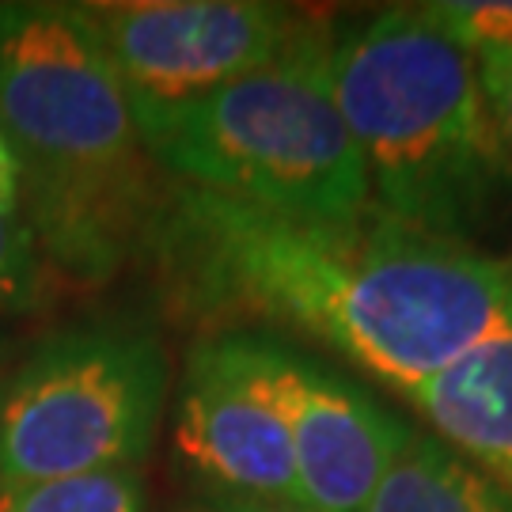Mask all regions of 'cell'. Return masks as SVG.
I'll return each instance as SVG.
<instances>
[{"label": "cell", "mask_w": 512, "mask_h": 512, "mask_svg": "<svg viewBox=\"0 0 512 512\" xmlns=\"http://www.w3.org/2000/svg\"><path fill=\"white\" fill-rule=\"evenodd\" d=\"M183 512H304L293 505H277V501H251V497H220L209 494L194 505H186Z\"/></svg>", "instance_id": "obj_15"}, {"label": "cell", "mask_w": 512, "mask_h": 512, "mask_svg": "<svg viewBox=\"0 0 512 512\" xmlns=\"http://www.w3.org/2000/svg\"><path fill=\"white\" fill-rule=\"evenodd\" d=\"M0 137L50 266L107 281L141 258L164 179L84 4H0Z\"/></svg>", "instance_id": "obj_2"}, {"label": "cell", "mask_w": 512, "mask_h": 512, "mask_svg": "<svg viewBox=\"0 0 512 512\" xmlns=\"http://www.w3.org/2000/svg\"><path fill=\"white\" fill-rule=\"evenodd\" d=\"M175 452L213 494L300 509L285 421L247 368L232 330H209L186 353Z\"/></svg>", "instance_id": "obj_8"}, {"label": "cell", "mask_w": 512, "mask_h": 512, "mask_svg": "<svg viewBox=\"0 0 512 512\" xmlns=\"http://www.w3.org/2000/svg\"><path fill=\"white\" fill-rule=\"evenodd\" d=\"M0 512H148V494L137 471L0 482Z\"/></svg>", "instance_id": "obj_11"}, {"label": "cell", "mask_w": 512, "mask_h": 512, "mask_svg": "<svg viewBox=\"0 0 512 512\" xmlns=\"http://www.w3.org/2000/svg\"><path fill=\"white\" fill-rule=\"evenodd\" d=\"M19 213V164L12 156L8 141L0 137V217H16Z\"/></svg>", "instance_id": "obj_16"}, {"label": "cell", "mask_w": 512, "mask_h": 512, "mask_svg": "<svg viewBox=\"0 0 512 512\" xmlns=\"http://www.w3.org/2000/svg\"><path fill=\"white\" fill-rule=\"evenodd\" d=\"M171 391L160 334L133 319L61 327L0 376V482L137 471Z\"/></svg>", "instance_id": "obj_5"}, {"label": "cell", "mask_w": 512, "mask_h": 512, "mask_svg": "<svg viewBox=\"0 0 512 512\" xmlns=\"http://www.w3.org/2000/svg\"><path fill=\"white\" fill-rule=\"evenodd\" d=\"M505 270H509V274H512V255H509V262H505Z\"/></svg>", "instance_id": "obj_17"}, {"label": "cell", "mask_w": 512, "mask_h": 512, "mask_svg": "<svg viewBox=\"0 0 512 512\" xmlns=\"http://www.w3.org/2000/svg\"><path fill=\"white\" fill-rule=\"evenodd\" d=\"M141 258L167 311L202 334L258 319L334 349L399 395L512 334L501 258L380 205L353 220H300L164 179Z\"/></svg>", "instance_id": "obj_1"}, {"label": "cell", "mask_w": 512, "mask_h": 512, "mask_svg": "<svg viewBox=\"0 0 512 512\" xmlns=\"http://www.w3.org/2000/svg\"><path fill=\"white\" fill-rule=\"evenodd\" d=\"M50 296V262L23 213L0 217V311H35Z\"/></svg>", "instance_id": "obj_13"}, {"label": "cell", "mask_w": 512, "mask_h": 512, "mask_svg": "<svg viewBox=\"0 0 512 512\" xmlns=\"http://www.w3.org/2000/svg\"><path fill=\"white\" fill-rule=\"evenodd\" d=\"M232 334L247 368L285 421L300 509L365 512L418 429L391 414L372 391L274 338L270 330L236 327Z\"/></svg>", "instance_id": "obj_7"}, {"label": "cell", "mask_w": 512, "mask_h": 512, "mask_svg": "<svg viewBox=\"0 0 512 512\" xmlns=\"http://www.w3.org/2000/svg\"><path fill=\"white\" fill-rule=\"evenodd\" d=\"M403 399L433 437L471 459L512 497V334L463 353L456 365L406 391Z\"/></svg>", "instance_id": "obj_9"}, {"label": "cell", "mask_w": 512, "mask_h": 512, "mask_svg": "<svg viewBox=\"0 0 512 512\" xmlns=\"http://www.w3.org/2000/svg\"><path fill=\"white\" fill-rule=\"evenodd\" d=\"M133 107H175L274 65L315 16L266 0L84 4Z\"/></svg>", "instance_id": "obj_6"}, {"label": "cell", "mask_w": 512, "mask_h": 512, "mask_svg": "<svg viewBox=\"0 0 512 512\" xmlns=\"http://www.w3.org/2000/svg\"><path fill=\"white\" fill-rule=\"evenodd\" d=\"M482 95L490 103V114L497 122V133L505 141V152L512 160V61H490V65H475Z\"/></svg>", "instance_id": "obj_14"}, {"label": "cell", "mask_w": 512, "mask_h": 512, "mask_svg": "<svg viewBox=\"0 0 512 512\" xmlns=\"http://www.w3.org/2000/svg\"><path fill=\"white\" fill-rule=\"evenodd\" d=\"M418 12L475 65L512 61V0H437Z\"/></svg>", "instance_id": "obj_12"}, {"label": "cell", "mask_w": 512, "mask_h": 512, "mask_svg": "<svg viewBox=\"0 0 512 512\" xmlns=\"http://www.w3.org/2000/svg\"><path fill=\"white\" fill-rule=\"evenodd\" d=\"M330 31L315 16L266 69L175 107H133L156 171L281 217H361L372 190L330 88Z\"/></svg>", "instance_id": "obj_4"}, {"label": "cell", "mask_w": 512, "mask_h": 512, "mask_svg": "<svg viewBox=\"0 0 512 512\" xmlns=\"http://www.w3.org/2000/svg\"><path fill=\"white\" fill-rule=\"evenodd\" d=\"M330 88L372 205L418 232L478 247L512 194V160L475 61L418 4L330 31Z\"/></svg>", "instance_id": "obj_3"}, {"label": "cell", "mask_w": 512, "mask_h": 512, "mask_svg": "<svg viewBox=\"0 0 512 512\" xmlns=\"http://www.w3.org/2000/svg\"><path fill=\"white\" fill-rule=\"evenodd\" d=\"M365 512H512V497L433 433H414Z\"/></svg>", "instance_id": "obj_10"}]
</instances>
